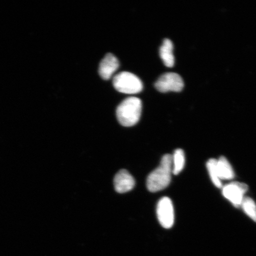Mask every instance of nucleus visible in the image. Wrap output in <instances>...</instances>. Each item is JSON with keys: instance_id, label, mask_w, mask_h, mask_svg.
<instances>
[{"instance_id": "f257e3e1", "label": "nucleus", "mask_w": 256, "mask_h": 256, "mask_svg": "<svg viewBox=\"0 0 256 256\" xmlns=\"http://www.w3.org/2000/svg\"><path fill=\"white\" fill-rule=\"evenodd\" d=\"M172 174V156L166 154L163 156L158 167L147 178L149 191L156 192L164 190L170 184Z\"/></svg>"}, {"instance_id": "f03ea898", "label": "nucleus", "mask_w": 256, "mask_h": 256, "mask_svg": "<svg viewBox=\"0 0 256 256\" xmlns=\"http://www.w3.org/2000/svg\"><path fill=\"white\" fill-rule=\"evenodd\" d=\"M142 102L139 98H128L118 106L116 116L122 126H135L140 120L142 112Z\"/></svg>"}, {"instance_id": "7ed1b4c3", "label": "nucleus", "mask_w": 256, "mask_h": 256, "mask_svg": "<svg viewBox=\"0 0 256 256\" xmlns=\"http://www.w3.org/2000/svg\"><path fill=\"white\" fill-rule=\"evenodd\" d=\"M113 84L117 91L122 94H135L142 90L143 84L136 76L129 72H122L115 76Z\"/></svg>"}, {"instance_id": "20e7f679", "label": "nucleus", "mask_w": 256, "mask_h": 256, "mask_svg": "<svg viewBox=\"0 0 256 256\" xmlns=\"http://www.w3.org/2000/svg\"><path fill=\"white\" fill-rule=\"evenodd\" d=\"M155 87L158 91L162 92H180L184 88V82L181 76L178 74L166 73L158 80Z\"/></svg>"}, {"instance_id": "39448f33", "label": "nucleus", "mask_w": 256, "mask_h": 256, "mask_svg": "<svg viewBox=\"0 0 256 256\" xmlns=\"http://www.w3.org/2000/svg\"><path fill=\"white\" fill-rule=\"evenodd\" d=\"M248 190V186L241 182H234L224 186L222 194L234 206L239 208L244 198V194Z\"/></svg>"}, {"instance_id": "423d86ee", "label": "nucleus", "mask_w": 256, "mask_h": 256, "mask_svg": "<svg viewBox=\"0 0 256 256\" xmlns=\"http://www.w3.org/2000/svg\"><path fill=\"white\" fill-rule=\"evenodd\" d=\"M158 220L161 225L165 228H170L174 222V212L172 201L168 197L160 200L158 204Z\"/></svg>"}, {"instance_id": "0eeeda50", "label": "nucleus", "mask_w": 256, "mask_h": 256, "mask_svg": "<svg viewBox=\"0 0 256 256\" xmlns=\"http://www.w3.org/2000/svg\"><path fill=\"white\" fill-rule=\"evenodd\" d=\"M119 67L120 62L117 58L113 54H108L100 64L99 74L104 80H110Z\"/></svg>"}, {"instance_id": "6e6552de", "label": "nucleus", "mask_w": 256, "mask_h": 256, "mask_svg": "<svg viewBox=\"0 0 256 256\" xmlns=\"http://www.w3.org/2000/svg\"><path fill=\"white\" fill-rule=\"evenodd\" d=\"M136 182L134 178L126 170H122L115 176L114 188L118 193H126L132 190Z\"/></svg>"}, {"instance_id": "1a4fd4ad", "label": "nucleus", "mask_w": 256, "mask_h": 256, "mask_svg": "<svg viewBox=\"0 0 256 256\" xmlns=\"http://www.w3.org/2000/svg\"><path fill=\"white\" fill-rule=\"evenodd\" d=\"M174 44L168 39L163 41L160 49V56L166 66L172 67L174 65L175 59L174 55Z\"/></svg>"}, {"instance_id": "9d476101", "label": "nucleus", "mask_w": 256, "mask_h": 256, "mask_svg": "<svg viewBox=\"0 0 256 256\" xmlns=\"http://www.w3.org/2000/svg\"><path fill=\"white\" fill-rule=\"evenodd\" d=\"M216 165L220 180H230L234 178V172L225 156H220L217 160Z\"/></svg>"}, {"instance_id": "9b49d317", "label": "nucleus", "mask_w": 256, "mask_h": 256, "mask_svg": "<svg viewBox=\"0 0 256 256\" xmlns=\"http://www.w3.org/2000/svg\"><path fill=\"white\" fill-rule=\"evenodd\" d=\"M185 164V156L182 149L176 150L172 156V174L178 175L183 170Z\"/></svg>"}, {"instance_id": "f8f14e48", "label": "nucleus", "mask_w": 256, "mask_h": 256, "mask_svg": "<svg viewBox=\"0 0 256 256\" xmlns=\"http://www.w3.org/2000/svg\"><path fill=\"white\" fill-rule=\"evenodd\" d=\"M216 162V160L210 159L207 162L206 167L212 183L216 187L220 188L222 186V180L220 178L218 172Z\"/></svg>"}, {"instance_id": "ddd939ff", "label": "nucleus", "mask_w": 256, "mask_h": 256, "mask_svg": "<svg viewBox=\"0 0 256 256\" xmlns=\"http://www.w3.org/2000/svg\"><path fill=\"white\" fill-rule=\"evenodd\" d=\"M243 210L250 218L256 222V204L254 201L249 197H244L241 206Z\"/></svg>"}]
</instances>
